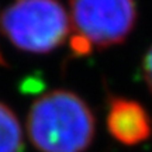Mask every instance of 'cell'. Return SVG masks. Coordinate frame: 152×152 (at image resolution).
Instances as JSON below:
<instances>
[{
	"instance_id": "obj_1",
	"label": "cell",
	"mask_w": 152,
	"mask_h": 152,
	"mask_svg": "<svg viewBox=\"0 0 152 152\" xmlns=\"http://www.w3.org/2000/svg\"><path fill=\"white\" fill-rule=\"evenodd\" d=\"M27 131L39 152H86L96 135V120L77 93L55 89L31 104Z\"/></svg>"
},
{
	"instance_id": "obj_2",
	"label": "cell",
	"mask_w": 152,
	"mask_h": 152,
	"mask_svg": "<svg viewBox=\"0 0 152 152\" xmlns=\"http://www.w3.org/2000/svg\"><path fill=\"white\" fill-rule=\"evenodd\" d=\"M68 13L69 45L76 56L123 44L138 20L135 0H69Z\"/></svg>"
},
{
	"instance_id": "obj_3",
	"label": "cell",
	"mask_w": 152,
	"mask_h": 152,
	"mask_svg": "<svg viewBox=\"0 0 152 152\" xmlns=\"http://www.w3.org/2000/svg\"><path fill=\"white\" fill-rule=\"evenodd\" d=\"M1 30L16 48L48 54L69 39L71 18L59 0H13L1 16Z\"/></svg>"
},
{
	"instance_id": "obj_4",
	"label": "cell",
	"mask_w": 152,
	"mask_h": 152,
	"mask_svg": "<svg viewBox=\"0 0 152 152\" xmlns=\"http://www.w3.org/2000/svg\"><path fill=\"white\" fill-rule=\"evenodd\" d=\"M107 131L125 147H135L152 135V118L148 110L134 99L111 96L107 104Z\"/></svg>"
},
{
	"instance_id": "obj_5",
	"label": "cell",
	"mask_w": 152,
	"mask_h": 152,
	"mask_svg": "<svg viewBox=\"0 0 152 152\" xmlns=\"http://www.w3.org/2000/svg\"><path fill=\"white\" fill-rule=\"evenodd\" d=\"M23 149L21 124L14 111L0 102V152H23Z\"/></svg>"
},
{
	"instance_id": "obj_6",
	"label": "cell",
	"mask_w": 152,
	"mask_h": 152,
	"mask_svg": "<svg viewBox=\"0 0 152 152\" xmlns=\"http://www.w3.org/2000/svg\"><path fill=\"white\" fill-rule=\"evenodd\" d=\"M141 73L148 90L152 94V44L147 49V52L144 54V58H142L141 62Z\"/></svg>"
},
{
	"instance_id": "obj_7",
	"label": "cell",
	"mask_w": 152,
	"mask_h": 152,
	"mask_svg": "<svg viewBox=\"0 0 152 152\" xmlns=\"http://www.w3.org/2000/svg\"><path fill=\"white\" fill-rule=\"evenodd\" d=\"M1 66H6V61H4V58H3L1 52H0V68H1Z\"/></svg>"
}]
</instances>
